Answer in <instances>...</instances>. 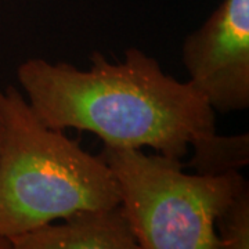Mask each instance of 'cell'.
Masks as SVG:
<instances>
[{"label":"cell","mask_w":249,"mask_h":249,"mask_svg":"<svg viewBox=\"0 0 249 249\" xmlns=\"http://www.w3.org/2000/svg\"><path fill=\"white\" fill-rule=\"evenodd\" d=\"M90 64L79 70L32 57L18 65L21 91L47 126L89 132L109 147H150L175 160L216 130L214 111L201 93L140 49H127L116 62L93 53Z\"/></svg>","instance_id":"6da1fadb"},{"label":"cell","mask_w":249,"mask_h":249,"mask_svg":"<svg viewBox=\"0 0 249 249\" xmlns=\"http://www.w3.org/2000/svg\"><path fill=\"white\" fill-rule=\"evenodd\" d=\"M0 237L9 240L82 211L119 205L103 157L47 126L21 90H0Z\"/></svg>","instance_id":"7a4b0ae2"},{"label":"cell","mask_w":249,"mask_h":249,"mask_svg":"<svg viewBox=\"0 0 249 249\" xmlns=\"http://www.w3.org/2000/svg\"><path fill=\"white\" fill-rule=\"evenodd\" d=\"M119 206L142 249H223L214 220L247 184L238 173L188 175L180 160L104 145Z\"/></svg>","instance_id":"3957f363"},{"label":"cell","mask_w":249,"mask_h":249,"mask_svg":"<svg viewBox=\"0 0 249 249\" xmlns=\"http://www.w3.org/2000/svg\"><path fill=\"white\" fill-rule=\"evenodd\" d=\"M188 82L214 112L249 108V0H223L183 42Z\"/></svg>","instance_id":"277c9868"},{"label":"cell","mask_w":249,"mask_h":249,"mask_svg":"<svg viewBox=\"0 0 249 249\" xmlns=\"http://www.w3.org/2000/svg\"><path fill=\"white\" fill-rule=\"evenodd\" d=\"M9 238L14 249H137L121 206L72 214Z\"/></svg>","instance_id":"5b68a950"},{"label":"cell","mask_w":249,"mask_h":249,"mask_svg":"<svg viewBox=\"0 0 249 249\" xmlns=\"http://www.w3.org/2000/svg\"><path fill=\"white\" fill-rule=\"evenodd\" d=\"M193 157L188 166L204 176L238 173L249 165V134H217L216 130L196 137L190 144Z\"/></svg>","instance_id":"8992f818"},{"label":"cell","mask_w":249,"mask_h":249,"mask_svg":"<svg viewBox=\"0 0 249 249\" xmlns=\"http://www.w3.org/2000/svg\"><path fill=\"white\" fill-rule=\"evenodd\" d=\"M216 234L223 249L249 248V187L248 183L232 196L214 220Z\"/></svg>","instance_id":"52a82bcc"},{"label":"cell","mask_w":249,"mask_h":249,"mask_svg":"<svg viewBox=\"0 0 249 249\" xmlns=\"http://www.w3.org/2000/svg\"><path fill=\"white\" fill-rule=\"evenodd\" d=\"M11 248V242L4 237H0V249H10Z\"/></svg>","instance_id":"ba28073f"},{"label":"cell","mask_w":249,"mask_h":249,"mask_svg":"<svg viewBox=\"0 0 249 249\" xmlns=\"http://www.w3.org/2000/svg\"><path fill=\"white\" fill-rule=\"evenodd\" d=\"M1 142H3V116L0 109V150H1Z\"/></svg>","instance_id":"9c48e42d"}]
</instances>
